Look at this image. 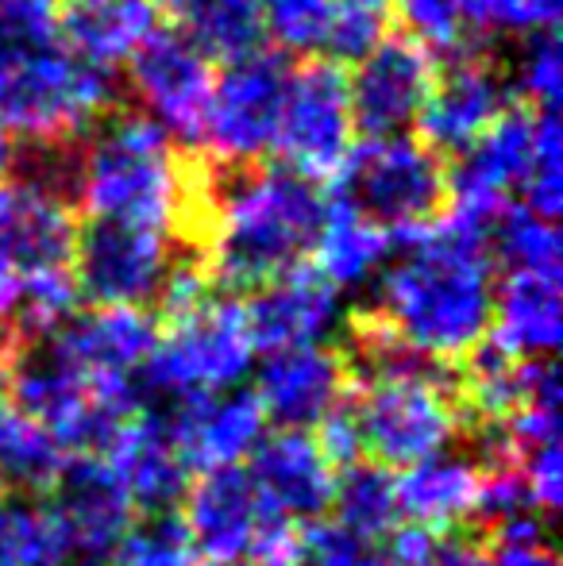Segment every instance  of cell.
Listing matches in <instances>:
<instances>
[{"instance_id": "15", "label": "cell", "mask_w": 563, "mask_h": 566, "mask_svg": "<svg viewBox=\"0 0 563 566\" xmlns=\"http://www.w3.org/2000/svg\"><path fill=\"white\" fill-rule=\"evenodd\" d=\"M352 386L355 381L344 350L313 343V347H285L267 355L256 397L267 420L305 432V428H321L352 397Z\"/></svg>"}, {"instance_id": "42", "label": "cell", "mask_w": 563, "mask_h": 566, "mask_svg": "<svg viewBox=\"0 0 563 566\" xmlns=\"http://www.w3.org/2000/svg\"><path fill=\"white\" fill-rule=\"evenodd\" d=\"M336 4H352V8H371V12H390V0H336Z\"/></svg>"}, {"instance_id": "8", "label": "cell", "mask_w": 563, "mask_h": 566, "mask_svg": "<svg viewBox=\"0 0 563 566\" xmlns=\"http://www.w3.org/2000/svg\"><path fill=\"white\" fill-rule=\"evenodd\" d=\"M186 251L194 247L170 231L121 224V220H90L74 243L77 297L97 308L158 305L166 277Z\"/></svg>"}, {"instance_id": "27", "label": "cell", "mask_w": 563, "mask_h": 566, "mask_svg": "<svg viewBox=\"0 0 563 566\" xmlns=\"http://www.w3.org/2000/svg\"><path fill=\"white\" fill-rule=\"evenodd\" d=\"M0 566H74V547L51 505L0 490Z\"/></svg>"}, {"instance_id": "25", "label": "cell", "mask_w": 563, "mask_h": 566, "mask_svg": "<svg viewBox=\"0 0 563 566\" xmlns=\"http://www.w3.org/2000/svg\"><path fill=\"white\" fill-rule=\"evenodd\" d=\"M390 251L394 243L383 228L363 220L359 212L332 197L329 212H324L321 235H316L313 247V259H316L313 270L332 290H359V285H367L390 262Z\"/></svg>"}, {"instance_id": "12", "label": "cell", "mask_w": 563, "mask_h": 566, "mask_svg": "<svg viewBox=\"0 0 563 566\" xmlns=\"http://www.w3.org/2000/svg\"><path fill=\"white\" fill-rule=\"evenodd\" d=\"M505 108H510V85L502 66L463 43L436 70V85L417 119L425 135L421 143L436 155H463Z\"/></svg>"}, {"instance_id": "6", "label": "cell", "mask_w": 563, "mask_h": 566, "mask_svg": "<svg viewBox=\"0 0 563 566\" xmlns=\"http://www.w3.org/2000/svg\"><path fill=\"white\" fill-rule=\"evenodd\" d=\"M256 343H251L243 305L232 297H205L194 308L170 316V328L158 332L147 366L139 370V386L147 405L189 401L236 389L251 370Z\"/></svg>"}, {"instance_id": "21", "label": "cell", "mask_w": 563, "mask_h": 566, "mask_svg": "<svg viewBox=\"0 0 563 566\" xmlns=\"http://www.w3.org/2000/svg\"><path fill=\"white\" fill-rule=\"evenodd\" d=\"M90 381L136 378L158 343V321L147 308H97L74 313L46 332Z\"/></svg>"}, {"instance_id": "31", "label": "cell", "mask_w": 563, "mask_h": 566, "mask_svg": "<svg viewBox=\"0 0 563 566\" xmlns=\"http://www.w3.org/2000/svg\"><path fill=\"white\" fill-rule=\"evenodd\" d=\"M113 566H197L194 539L181 516L147 513L139 524H128L113 552Z\"/></svg>"}, {"instance_id": "14", "label": "cell", "mask_w": 563, "mask_h": 566, "mask_svg": "<svg viewBox=\"0 0 563 566\" xmlns=\"http://www.w3.org/2000/svg\"><path fill=\"white\" fill-rule=\"evenodd\" d=\"M181 524L194 539L197 559L212 566L240 563L243 555H251L263 544L267 532L279 528V521L259 501L248 470L240 467L205 470L186 490Z\"/></svg>"}, {"instance_id": "40", "label": "cell", "mask_w": 563, "mask_h": 566, "mask_svg": "<svg viewBox=\"0 0 563 566\" xmlns=\"http://www.w3.org/2000/svg\"><path fill=\"white\" fill-rule=\"evenodd\" d=\"M428 566H487V552H482L479 539L471 536H451L436 539V552Z\"/></svg>"}, {"instance_id": "20", "label": "cell", "mask_w": 563, "mask_h": 566, "mask_svg": "<svg viewBox=\"0 0 563 566\" xmlns=\"http://www.w3.org/2000/svg\"><path fill=\"white\" fill-rule=\"evenodd\" d=\"M243 321H248L256 350H267V355L285 347H313L336 328L340 301L336 290L305 262L259 285L256 297L243 305Z\"/></svg>"}, {"instance_id": "37", "label": "cell", "mask_w": 563, "mask_h": 566, "mask_svg": "<svg viewBox=\"0 0 563 566\" xmlns=\"http://www.w3.org/2000/svg\"><path fill=\"white\" fill-rule=\"evenodd\" d=\"M59 43V0H0V54Z\"/></svg>"}, {"instance_id": "35", "label": "cell", "mask_w": 563, "mask_h": 566, "mask_svg": "<svg viewBox=\"0 0 563 566\" xmlns=\"http://www.w3.org/2000/svg\"><path fill=\"white\" fill-rule=\"evenodd\" d=\"M513 90L536 108H556L563 93V51L556 31L525 35L513 59Z\"/></svg>"}, {"instance_id": "39", "label": "cell", "mask_w": 563, "mask_h": 566, "mask_svg": "<svg viewBox=\"0 0 563 566\" xmlns=\"http://www.w3.org/2000/svg\"><path fill=\"white\" fill-rule=\"evenodd\" d=\"M228 566H301V547L298 536L290 532V524H279L263 536V544L256 547L251 555H243L240 563Z\"/></svg>"}, {"instance_id": "41", "label": "cell", "mask_w": 563, "mask_h": 566, "mask_svg": "<svg viewBox=\"0 0 563 566\" xmlns=\"http://www.w3.org/2000/svg\"><path fill=\"white\" fill-rule=\"evenodd\" d=\"M12 158H15V147H12V135L0 127V178L12 170Z\"/></svg>"}, {"instance_id": "33", "label": "cell", "mask_w": 563, "mask_h": 566, "mask_svg": "<svg viewBox=\"0 0 563 566\" xmlns=\"http://www.w3.org/2000/svg\"><path fill=\"white\" fill-rule=\"evenodd\" d=\"M263 35H271L290 54L324 51L336 0H256Z\"/></svg>"}, {"instance_id": "18", "label": "cell", "mask_w": 563, "mask_h": 566, "mask_svg": "<svg viewBox=\"0 0 563 566\" xmlns=\"http://www.w3.org/2000/svg\"><path fill=\"white\" fill-rule=\"evenodd\" d=\"M147 409H158L166 417L189 470L240 467L267 436V412L256 389H225V394L189 397V401L174 405H147Z\"/></svg>"}, {"instance_id": "5", "label": "cell", "mask_w": 563, "mask_h": 566, "mask_svg": "<svg viewBox=\"0 0 563 566\" xmlns=\"http://www.w3.org/2000/svg\"><path fill=\"white\" fill-rule=\"evenodd\" d=\"M347 412L359 432V451L386 470H406L448 451L467 424L456 378H448L444 366L359 381L355 397H347Z\"/></svg>"}, {"instance_id": "22", "label": "cell", "mask_w": 563, "mask_h": 566, "mask_svg": "<svg viewBox=\"0 0 563 566\" xmlns=\"http://www.w3.org/2000/svg\"><path fill=\"white\" fill-rule=\"evenodd\" d=\"M394 482H398L402 516L432 536L463 528L467 521H479L482 467L471 454H428V459L406 467V474Z\"/></svg>"}, {"instance_id": "2", "label": "cell", "mask_w": 563, "mask_h": 566, "mask_svg": "<svg viewBox=\"0 0 563 566\" xmlns=\"http://www.w3.org/2000/svg\"><path fill=\"white\" fill-rule=\"evenodd\" d=\"M390 243V266L371 313L417 355L432 363H463L490 332V235L444 217L394 235Z\"/></svg>"}, {"instance_id": "23", "label": "cell", "mask_w": 563, "mask_h": 566, "mask_svg": "<svg viewBox=\"0 0 563 566\" xmlns=\"http://www.w3.org/2000/svg\"><path fill=\"white\" fill-rule=\"evenodd\" d=\"M560 308V274L510 270L494 285V308H490L494 343L513 358H552L563 336Z\"/></svg>"}, {"instance_id": "29", "label": "cell", "mask_w": 563, "mask_h": 566, "mask_svg": "<svg viewBox=\"0 0 563 566\" xmlns=\"http://www.w3.org/2000/svg\"><path fill=\"white\" fill-rule=\"evenodd\" d=\"M344 528H352L363 539H386L398 528V482L386 467L378 462H352L344 474H336V490H332V505Z\"/></svg>"}, {"instance_id": "4", "label": "cell", "mask_w": 563, "mask_h": 566, "mask_svg": "<svg viewBox=\"0 0 563 566\" xmlns=\"http://www.w3.org/2000/svg\"><path fill=\"white\" fill-rule=\"evenodd\" d=\"M116 97L113 70L59 43L0 54V127L23 143L82 139L85 127L113 113Z\"/></svg>"}, {"instance_id": "16", "label": "cell", "mask_w": 563, "mask_h": 566, "mask_svg": "<svg viewBox=\"0 0 563 566\" xmlns=\"http://www.w3.org/2000/svg\"><path fill=\"white\" fill-rule=\"evenodd\" d=\"M54 490V516L74 547V566H113V552L132 524V501L101 454L66 462Z\"/></svg>"}, {"instance_id": "3", "label": "cell", "mask_w": 563, "mask_h": 566, "mask_svg": "<svg viewBox=\"0 0 563 566\" xmlns=\"http://www.w3.org/2000/svg\"><path fill=\"white\" fill-rule=\"evenodd\" d=\"M74 201L93 220L170 231L197 251V163L174 150L170 135L143 113L113 108L93 124V135L77 147Z\"/></svg>"}, {"instance_id": "9", "label": "cell", "mask_w": 563, "mask_h": 566, "mask_svg": "<svg viewBox=\"0 0 563 566\" xmlns=\"http://www.w3.org/2000/svg\"><path fill=\"white\" fill-rule=\"evenodd\" d=\"M285 90H290V66L279 54L256 51L225 62V74L212 82L209 116H205V158L220 166L263 163L267 150H274Z\"/></svg>"}, {"instance_id": "36", "label": "cell", "mask_w": 563, "mask_h": 566, "mask_svg": "<svg viewBox=\"0 0 563 566\" xmlns=\"http://www.w3.org/2000/svg\"><path fill=\"white\" fill-rule=\"evenodd\" d=\"M487 566H560V555L549 539L544 513H521L502 524H490Z\"/></svg>"}, {"instance_id": "1", "label": "cell", "mask_w": 563, "mask_h": 566, "mask_svg": "<svg viewBox=\"0 0 563 566\" xmlns=\"http://www.w3.org/2000/svg\"><path fill=\"white\" fill-rule=\"evenodd\" d=\"M197 251L212 285L259 290L313 259L329 201L290 166H220L201 158Z\"/></svg>"}, {"instance_id": "30", "label": "cell", "mask_w": 563, "mask_h": 566, "mask_svg": "<svg viewBox=\"0 0 563 566\" xmlns=\"http://www.w3.org/2000/svg\"><path fill=\"white\" fill-rule=\"evenodd\" d=\"M498 254L510 270H533V274H560V231L552 220L529 209H505L490 228Z\"/></svg>"}, {"instance_id": "28", "label": "cell", "mask_w": 563, "mask_h": 566, "mask_svg": "<svg viewBox=\"0 0 563 566\" xmlns=\"http://www.w3.org/2000/svg\"><path fill=\"white\" fill-rule=\"evenodd\" d=\"M178 15L181 35L209 62H236L263 51V20L256 0H186Z\"/></svg>"}, {"instance_id": "13", "label": "cell", "mask_w": 563, "mask_h": 566, "mask_svg": "<svg viewBox=\"0 0 563 566\" xmlns=\"http://www.w3.org/2000/svg\"><path fill=\"white\" fill-rule=\"evenodd\" d=\"M436 59L425 43L409 35H390L359 59V70L347 82L355 127L367 139L406 135L421 119V108L436 85Z\"/></svg>"}, {"instance_id": "44", "label": "cell", "mask_w": 563, "mask_h": 566, "mask_svg": "<svg viewBox=\"0 0 563 566\" xmlns=\"http://www.w3.org/2000/svg\"><path fill=\"white\" fill-rule=\"evenodd\" d=\"M158 4H170V8H174V12H178V8H181V4H186V0H158Z\"/></svg>"}, {"instance_id": "34", "label": "cell", "mask_w": 563, "mask_h": 566, "mask_svg": "<svg viewBox=\"0 0 563 566\" xmlns=\"http://www.w3.org/2000/svg\"><path fill=\"white\" fill-rule=\"evenodd\" d=\"M459 8H463V31L479 39L556 31L563 15V0H459Z\"/></svg>"}, {"instance_id": "43", "label": "cell", "mask_w": 563, "mask_h": 566, "mask_svg": "<svg viewBox=\"0 0 563 566\" xmlns=\"http://www.w3.org/2000/svg\"><path fill=\"white\" fill-rule=\"evenodd\" d=\"M4 378H8V366L0 363V397H4Z\"/></svg>"}, {"instance_id": "17", "label": "cell", "mask_w": 563, "mask_h": 566, "mask_svg": "<svg viewBox=\"0 0 563 566\" xmlns=\"http://www.w3.org/2000/svg\"><path fill=\"white\" fill-rule=\"evenodd\" d=\"M248 478L256 485L263 509L279 524L321 521L336 490V467L309 432H271L248 454Z\"/></svg>"}, {"instance_id": "10", "label": "cell", "mask_w": 563, "mask_h": 566, "mask_svg": "<svg viewBox=\"0 0 563 566\" xmlns=\"http://www.w3.org/2000/svg\"><path fill=\"white\" fill-rule=\"evenodd\" d=\"M355 147V116L347 97V77L336 62L309 59L290 70V90L274 135V150L293 174L309 181H329L340 174Z\"/></svg>"}, {"instance_id": "19", "label": "cell", "mask_w": 563, "mask_h": 566, "mask_svg": "<svg viewBox=\"0 0 563 566\" xmlns=\"http://www.w3.org/2000/svg\"><path fill=\"white\" fill-rule=\"evenodd\" d=\"M105 462L143 513H170L189 490V462L181 459L170 424L158 409H143L124 420L105 448Z\"/></svg>"}, {"instance_id": "24", "label": "cell", "mask_w": 563, "mask_h": 566, "mask_svg": "<svg viewBox=\"0 0 563 566\" xmlns=\"http://www.w3.org/2000/svg\"><path fill=\"white\" fill-rule=\"evenodd\" d=\"M158 31V0H59L66 51L113 70Z\"/></svg>"}, {"instance_id": "11", "label": "cell", "mask_w": 563, "mask_h": 566, "mask_svg": "<svg viewBox=\"0 0 563 566\" xmlns=\"http://www.w3.org/2000/svg\"><path fill=\"white\" fill-rule=\"evenodd\" d=\"M212 82L217 77H212L209 59L181 31L158 28L132 54L128 85L143 105V116L189 150H201Z\"/></svg>"}, {"instance_id": "7", "label": "cell", "mask_w": 563, "mask_h": 566, "mask_svg": "<svg viewBox=\"0 0 563 566\" xmlns=\"http://www.w3.org/2000/svg\"><path fill=\"white\" fill-rule=\"evenodd\" d=\"M332 181L336 201L378 224L390 239L436 224L448 205V170L440 155L409 135H386L352 147Z\"/></svg>"}, {"instance_id": "32", "label": "cell", "mask_w": 563, "mask_h": 566, "mask_svg": "<svg viewBox=\"0 0 563 566\" xmlns=\"http://www.w3.org/2000/svg\"><path fill=\"white\" fill-rule=\"evenodd\" d=\"M525 209L544 220H556L563 212V132L556 108H536L533 124V166L521 181Z\"/></svg>"}, {"instance_id": "38", "label": "cell", "mask_w": 563, "mask_h": 566, "mask_svg": "<svg viewBox=\"0 0 563 566\" xmlns=\"http://www.w3.org/2000/svg\"><path fill=\"white\" fill-rule=\"evenodd\" d=\"M398 8V20L406 23V35L432 51H456L463 46V8L459 0H390Z\"/></svg>"}, {"instance_id": "26", "label": "cell", "mask_w": 563, "mask_h": 566, "mask_svg": "<svg viewBox=\"0 0 563 566\" xmlns=\"http://www.w3.org/2000/svg\"><path fill=\"white\" fill-rule=\"evenodd\" d=\"M62 443L15 405H0V490L39 497L66 467Z\"/></svg>"}]
</instances>
